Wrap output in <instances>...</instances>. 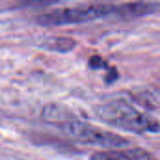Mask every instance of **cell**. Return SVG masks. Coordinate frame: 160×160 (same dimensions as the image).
I'll list each match as a JSON object with an SVG mask.
<instances>
[{
	"label": "cell",
	"mask_w": 160,
	"mask_h": 160,
	"mask_svg": "<svg viewBox=\"0 0 160 160\" xmlns=\"http://www.w3.org/2000/svg\"><path fill=\"white\" fill-rule=\"evenodd\" d=\"M42 116L46 120L50 121H64L65 119H68V113L66 112L64 107L56 104H50L43 108Z\"/></svg>",
	"instance_id": "cell-7"
},
{
	"label": "cell",
	"mask_w": 160,
	"mask_h": 160,
	"mask_svg": "<svg viewBox=\"0 0 160 160\" xmlns=\"http://www.w3.org/2000/svg\"><path fill=\"white\" fill-rule=\"evenodd\" d=\"M91 158L97 160H148L152 159L153 156L143 149L135 148L123 151L112 150L109 152H100L93 155Z\"/></svg>",
	"instance_id": "cell-4"
},
{
	"label": "cell",
	"mask_w": 160,
	"mask_h": 160,
	"mask_svg": "<svg viewBox=\"0 0 160 160\" xmlns=\"http://www.w3.org/2000/svg\"><path fill=\"white\" fill-rule=\"evenodd\" d=\"M97 116L106 124L126 131L142 133H159L160 122L142 112L132 105L115 100L98 106Z\"/></svg>",
	"instance_id": "cell-1"
},
{
	"label": "cell",
	"mask_w": 160,
	"mask_h": 160,
	"mask_svg": "<svg viewBox=\"0 0 160 160\" xmlns=\"http://www.w3.org/2000/svg\"><path fill=\"white\" fill-rule=\"evenodd\" d=\"M117 76H118L117 75V70L115 68H112L106 75L105 81H106L107 83H112V82H115L117 80Z\"/></svg>",
	"instance_id": "cell-9"
},
{
	"label": "cell",
	"mask_w": 160,
	"mask_h": 160,
	"mask_svg": "<svg viewBox=\"0 0 160 160\" xmlns=\"http://www.w3.org/2000/svg\"><path fill=\"white\" fill-rule=\"evenodd\" d=\"M155 7L151 4L136 2L128 3L119 7H116L115 13L123 18H134L146 15L154 10Z\"/></svg>",
	"instance_id": "cell-6"
},
{
	"label": "cell",
	"mask_w": 160,
	"mask_h": 160,
	"mask_svg": "<svg viewBox=\"0 0 160 160\" xmlns=\"http://www.w3.org/2000/svg\"><path fill=\"white\" fill-rule=\"evenodd\" d=\"M63 130L73 140L93 146L120 149L130 143V142L123 136L81 121H68L65 123Z\"/></svg>",
	"instance_id": "cell-3"
},
{
	"label": "cell",
	"mask_w": 160,
	"mask_h": 160,
	"mask_svg": "<svg viewBox=\"0 0 160 160\" xmlns=\"http://www.w3.org/2000/svg\"><path fill=\"white\" fill-rule=\"evenodd\" d=\"M88 65L92 69H101L108 68V63L98 55H93L89 58Z\"/></svg>",
	"instance_id": "cell-8"
},
{
	"label": "cell",
	"mask_w": 160,
	"mask_h": 160,
	"mask_svg": "<svg viewBox=\"0 0 160 160\" xmlns=\"http://www.w3.org/2000/svg\"><path fill=\"white\" fill-rule=\"evenodd\" d=\"M75 46H76L75 39L68 37H59V36L45 38L38 44V47L40 49L49 52H60V53L69 52L75 48Z\"/></svg>",
	"instance_id": "cell-5"
},
{
	"label": "cell",
	"mask_w": 160,
	"mask_h": 160,
	"mask_svg": "<svg viewBox=\"0 0 160 160\" xmlns=\"http://www.w3.org/2000/svg\"><path fill=\"white\" fill-rule=\"evenodd\" d=\"M115 11L116 7L111 5H82L42 13L36 18V22L47 27L80 24L109 16Z\"/></svg>",
	"instance_id": "cell-2"
}]
</instances>
